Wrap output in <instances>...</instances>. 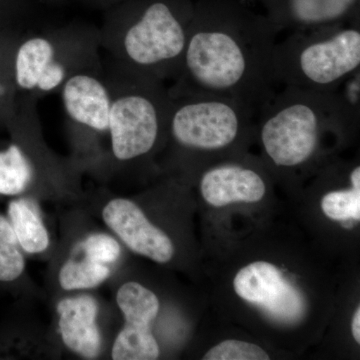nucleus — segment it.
Instances as JSON below:
<instances>
[{"mask_svg": "<svg viewBox=\"0 0 360 360\" xmlns=\"http://www.w3.org/2000/svg\"><path fill=\"white\" fill-rule=\"evenodd\" d=\"M278 28L245 0H195L179 73L168 89L236 99L257 111L277 90Z\"/></svg>", "mask_w": 360, "mask_h": 360, "instance_id": "f257e3e1", "label": "nucleus"}, {"mask_svg": "<svg viewBox=\"0 0 360 360\" xmlns=\"http://www.w3.org/2000/svg\"><path fill=\"white\" fill-rule=\"evenodd\" d=\"M360 71L335 91L283 86L257 111V134L265 155L277 168L309 162L326 134H347L359 125Z\"/></svg>", "mask_w": 360, "mask_h": 360, "instance_id": "f03ea898", "label": "nucleus"}, {"mask_svg": "<svg viewBox=\"0 0 360 360\" xmlns=\"http://www.w3.org/2000/svg\"><path fill=\"white\" fill-rule=\"evenodd\" d=\"M195 0H125L104 11L101 51L116 65L172 82L186 51Z\"/></svg>", "mask_w": 360, "mask_h": 360, "instance_id": "7ed1b4c3", "label": "nucleus"}, {"mask_svg": "<svg viewBox=\"0 0 360 360\" xmlns=\"http://www.w3.org/2000/svg\"><path fill=\"white\" fill-rule=\"evenodd\" d=\"M111 108L108 141L120 165L150 155L167 139L170 96L167 82L103 59Z\"/></svg>", "mask_w": 360, "mask_h": 360, "instance_id": "20e7f679", "label": "nucleus"}, {"mask_svg": "<svg viewBox=\"0 0 360 360\" xmlns=\"http://www.w3.org/2000/svg\"><path fill=\"white\" fill-rule=\"evenodd\" d=\"M272 63L277 86L335 91L360 70V20L288 32Z\"/></svg>", "mask_w": 360, "mask_h": 360, "instance_id": "39448f33", "label": "nucleus"}, {"mask_svg": "<svg viewBox=\"0 0 360 360\" xmlns=\"http://www.w3.org/2000/svg\"><path fill=\"white\" fill-rule=\"evenodd\" d=\"M103 68L99 28L77 21L39 32L27 30L14 54L18 96H32L39 101L60 91L72 75Z\"/></svg>", "mask_w": 360, "mask_h": 360, "instance_id": "423d86ee", "label": "nucleus"}, {"mask_svg": "<svg viewBox=\"0 0 360 360\" xmlns=\"http://www.w3.org/2000/svg\"><path fill=\"white\" fill-rule=\"evenodd\" d=\"M169 96L167 139L179 148L220 153L255 134L257 111L240 101L198 92L169 91Z\"/></svg>", "mask_w": 360, "mask_h": 360, "instance_id": "0eeeda50", "label": "nucleus"}, {"mask_svg": "<svg viewBox=\"0 0 360 360\" xmlns=\"http://www.w3.org/2000/svg\"><path fill=\"white\" fill-rule=\"evenodd\" d=\"M59 94L75 146L94 150L101 137H108L111 96L103 68L72 75Z\"/></svg>", "mask_w": 360, "mask_h": 360, "instance_id": "6e6552de", "label": "nucleus"}, {"mask_svg": "<svg viewBox=\"0 0 360 360\" xmlns=\"http://www.w3.org/2000/svg\"><path fill=\"white\" fill-rule=\"evenodd\" d=\"M116 303L124 317V326L116 336L111 359H158L160 345L150 329L151 322L160 311L158 296L142 284L129 281L118 288Z\"/></svg>", "mask_w": 360, "mask_h": 360, "instance_id": "1a4fd4ad", "label": "nucleus"}, {"mask_svg": "<svg viewBox=\"0 0 360 360\" xmlns=\"http://www.w3.org/2000/svg\"><path fill=\"white\" fill-rule=\"evenodd\" d=\"M233 286L239 297L257 305L277 321L292 323L304 314L307 305L302 292L269 262L246 265L234 277Z\"/></svg>", "mask_w": 360, "mask_h": 360, "instance_id": "9d476101", "label": "nucleus"}, {"mask_svg": "<svg viewBox=\"0 0 360 360\" xmlns=\"http://www.w3.org/2000/svg\"><path fill=\"white\" fill-rule=\"evenodd\" d=\"M104 224L130 250L158 262L167 264L174 257V245L167 233L149 221L134 201L112 198L103 208Z\"/></svg>", "mask_w": 360, "mask_h": 360, "instance_id": "9b49d317", "label": "nucleus"}, {"mask_svg": "<svg viewBox=\"0 0 360 360\" xmlns=\"http://www.w3.org/2000/svg\"><path fill=\"white\" fill-rule=\"evenodd\" d=\"M279 32L360 20V0H257Z\"/></svg>", "mask_w": 360, "mask_h": 360, "instance_id": "f8f14e48", "label": "nucleus"}, {"mask_svg": "<svg viewBox=\"0 0 360 360\" xmlns=\"http://www.w3.org/2000/svg\"><path fill=\"white\" fill-rule=\"evenodd\" d=\"M203 200L215 207L233 202H258L266 193V182L252 167L236 162L220 163L203 172Z\"/></svg>", "mask_w": 360, "mask_h": 360, "instance_id": "ddd939ff", "label": "nucleus"}, {"mask_svg": "<svg viewBox=\"0 0 360 360\" xmlns=\"http://www.w3.org/2000/svg\"><path fill=\"white\" fill-rule=\"evenodd\" d=\"M56 311L63 345L84 359H96L103 342L97 326L98 304L96 298L87 295L63 298L58 303Z\"/></svg>", "mask_w": 360, "mask_h": 360, "instance_id": "4468645a", "label": "nucleus"}, {"mask_svg": "<svg viewBox=\"0 0 360 360\" xmlns=\"http://www.w3.org/2000/svg\"><path fill=\"white\" fill-rule=\"evenodd\" d=\"M6 217L23 252L39 255L49 248V231L32 200L13 198L7 206Z\"/></svg>", "mask_w": 360, "mask_h": 360, "instance_id": "2eb2a0df", "label": "nucleus"}, {"mask_svg": "<svg viewBox=\"0 0 360 360\" xmlns=\"http://www.w3.org/2000/svg\"><path fill=\"white\" fill-rule=\"evenodd\" d=\"M110 274V265L84 257L70 259L59 270V285L65 291L91 290L103 284Z\"/></svg>", "mask_w": 360, "mask_h": 360, "instance_id": "dca6fc26", "label": "nucleus"}, {"mask_svg": "<svg viewBox=\"0 0 360 360\" xmlns=\"http://www.w3.org/2000/svg\"><path fill=\"white\" fill-rule=\"evenodd\" d=\"M25 270V257L13 226L7 217L0 213V286L13 288Z\"/></svg>", "mask_w": 360, "mask_h": 360, "instance_id": "f3484780", "label": "nucleus"}, {"mask_svg": "<svg viewBox=\"0 0 360 360\" xmlns=\"http://www.w3.org/2000/svg\"><path fill=\"white\" fill-rule=\"evenodd\" d=\"M321 208L328 219L336 221H347L360 219V189L331 191L321 200Z\"/></svg>", "mask_w": 360, "mask_h": 360, "instance_id": "a211bd4d", "label": "nucleus"}, {"mask_svg": "<svg viewBox=\"0 0 360 360\" xmlns=\"http://www.w3.org/2000/svg\"><path fill=\"white\" fill-rule=\"evenodd\" d=\"M79 248L84 257L106 265L117 262L122 253L118 241L105 233L90 234L79 243Z\"/></svg>", "mask_w": 360, "mask_h": 360, "instance_id": "6ab92c4d", "label": "nucleus"}, {"mask_svg": "<svg viewBox=\"0 0 360 360\" xmlns=\"http://www.w3.org/2000/svg\"><path fill=\"white\" fill-rule=\"evenodd\" d=\"M266 352L258 345L241 340H224L203 356L205 360H269Z\"/></svg>", "mask_w": 360, "mask_h": 360, "instance_id": "aec40b11", "label": "nucleus"}, {"mask_svg": "<svg viewBox=\"0 0 360 360\" xmlns=\"http://www.w3.org/2000/svg\"><path fill=\"white\" fill-rule=\"evenodd\" d=\"M79 1H82L85 6L92 7V8L101 9L104 11L105 9L115 6V4L125 1V0H79Z\"/></svg>", "mask_w": 360, "mask_h": 360, "instance_id": "412c9836", "label": "nucleus"}, {"mask_svg": "<svg viewBox=\"0 0 360 360\" xmlns=\"http://www.w3.org/2000/svg\"><path fill=\"white\" fill-rule=\"evenodd\" d=\"M352 335H354V340L356 342L360 343V309L357 307L355 310L354 319H352Z\"/></svg>", "mask_w": 360, "mask_h": 360, "instance_id": "4be33fe9", "label": "nucleus"}, {"mask_svg": "<svg viewBox=\"0 0 360 360\" xmlns=\"http://www.w3.org/2000/svg\"><path fill=\"white\" fill-rule=\"evenodd\" d=\"M4 0H0V30L2 26V13H4Z\"/></svg>", "mask_w": 360, "mask_h": 360, "instance_id": "5701e85b", "label": "nucleus"}, {"mask_svg": "<svg viewBox=\"0 0 360 360\" xmlns=\"http://www.w3.org/2000/svg\"><path fill=\"white\" fill-rule=\"evenodd\" d=\"M246 2H248V4H250V0H245Z\"/></svg>", "mask_w": 360, "mask_h": 360, "instance_id": "b1692460", "label": "nucleus"}]
</instances>
